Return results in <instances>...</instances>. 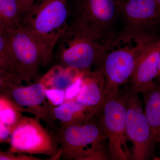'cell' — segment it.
<instances>
[{
  "label": "cell",
  "mask_w": 160,
  "mask_h": 160,
  "mask_svg": "<svg viewBox=\"0 0 160 160\" xmlns=\"http://www.w3.org/2000/svg\"><path fill=\"white\" fill-rule=\"evenodd\" d=\"M50 117L59 121L63 126L77 124L94 117L87 108L74 100L66 101L60 106L50 107Z\"/></svg>",
  "instance_id": "9a60e30c"
},
{
  "label": "cell",
  "mask_w": 160,
  "mask_h": 160,
  "mask_svg": "<svg viewBox=\"0 0 160 160\" xmlns=\"http://www.w3.org/2000/svg\"><path fill=\"white\" fill-rule=\"evenodd\" d=\"M9 140L10 152L12 153L43 154L53 158L61 155L57 141L37 118L22 116Z\"/></svg>",
  "instance_id": "30bf717a"
},
{
  "label": "cell",
  "mask_w": 160,
  "mask_h": 160,
  "mask_svg": "<svg viewBox=\"0 0 160 160\" xmlns=\"http://www.w3.org/2000/svg\"><path fill=\"white\" fill-rule=\"evenodd\" d=\"M0 69L14 74L10 54L9 38L6 33L0 32Z\"/></svg>",
  "instance_id": "ac0fdd59"
},
{
  "label": "cell",
  "mask_w": 160,
  "mask_h": 160,
  "mask_svg": "<svg viewBox=\"0 0 160 160\" xmlns=\"http://www.w3.org/2000/svg\"><path fill=\"white\" fill-rule=\"evenodd\" d=\"M96 116L97 122L109 142V151L115 160L131 158L126 132V106L124 94L105 98Z\"/></svg>",
  "instance_id": "52a82bcc"
},
{
  "label": "cell",
  "mask_w": 160,
  "mask_h": 160,
  "mask_svg": "<svg viewBox=\"0 0 160 160\" xmlns=\"http://www.w3.org/2000/svg\"><path fill=\"white\" fill-rule=\"evenodd\" d=\"M105 86V77L99 67L94 71L85 72L81 89L73 100L87 108L94 117L104 102Z\"/></svg>",
  "instance_id": "4fadbf2b"
},
{
  "label": "cell",
  "mask_w": 160,
  "mask_h": 160,
  "mask_svg": "<svg viewBox=\"0 0 160 160\" xmlns=\"http://www.w3.org/2000/svg\"><path fill=\"white\" fill-rule=\"evenodd\" d=\"M84 72H82V75L73 84L68 87L65 91L66 94V101L73 100L76 97L79 92L82 85V77Z\"/></svg>",
  "instance_id": "7402d4cb"
},
{
  "label": "cell",
  "mask_w": 160,
  "mask_h": 160,
  "mask_svg": "<svg viewBox=\"0 0 160 160\" xmlns=\"http://www.w3.org/2000/svg\"></svg>",
  "instance_id": "f546056e"
},
{
  "label": "cell",
  "mask_w": 160,
  "mask_h": 160,
  "mask_svg": "<svg viewBox=\"0 0 160 160\" xmlns=\"http://www.w3.org/2000/svg\"><path fill=\"white\" fill-rule=\"evenodd\" d=\"M22 19L17 0H0V32L8 33L21 26Z\"/></svg>",
  "instance_id": "e0dca14e"
},
{
  "label": "cell",
  "mask_w": 160,
  "mask_h": 160,
  "mask_svg": "<svg viewBox=\"0 0 160 160\" xmlns=\"http://www.w3.org/2000/svg\"><path fill=\"white\" fill-rule=\"evenodd\" d=\"M143 95L144 112L153 136L158 142L160 140V81L153 82L141 92Z\"/></svg>",
  "instance_id": "5bb4252c"
},
{
  "label": "cell",
  "mask_w": 160,
  "mask_h": 160,
  "mask_svg": "<svg viewBox=\"0 0 160 160\" xmlns=\"http://www.w3.org/2000/svg\"><path fill=\"white\" fill-rule=\"evenodd\" d=\"M155 1L156 2H157V3H158V5L160 8V0H155Z\"/></svg>",
  "instance_id": "83f0119b"
},
{
  "label": "cell",
  "mask_w": 160,
  "mask_h": 160,
  "mask_svg": "<svg viewBox=\"0 0 160 160\" xmlns=\"http://www.w3.org/2000/svg\"><path fill=\"white\" fill-rule=\"evenodd\" d=\"M11 102V101L6 97L4 96H0V119L3 110Z\"/></svg>",
  "instance_id": "484cf974"
},
{
  "label": "cell",
  "mask_w": 160,
  "mask_h": 160,
  "mask_svg": "<svg viewBox=\"0 0 160 160\" xmlns=\"http://www.w3.org/2000/svg\"><path fill=\"white\" fill-rule=\"evenodd\" d=\"M46 96L50 106H60L66 102L65 91L57 89H46Z\"/></svg>",
  "instance_id": "44dd1931"
},
{
  "label": "cell",
  "mask_w": 160,
  "mask_h": 160,
  "mask_svg": "<svg viewBox=\"0 0 160 160\" xmlns=\"http://www.w3.org/2000/svg\"><path fill=\"white\" fill-rule=\"evenodd\" d=\"M72 24L103 40L118 39L116 24L120 15L116 0H77Z\"/></svg>",
  "instance_id": "3957f363"
},
{
  "label": "cell",
  "mask_w": 160,
  "mask_h": 160,
  "mask_svg": "<svg viewBox=\"0 0 160 160\" xmlns=\"http://www.w3.org/2000/svg\"><path fill=\"white\" fill-rule=\"evenodd\" d=\"M67 0H39L21 26L54 48L68 25Z\"/></svg>",
  "instance_id": "277c9868"
},
{
  "label": "cell",
  "mask_w": 160,
  "mask_h": 160,
  "mask_svg": "<svg viewBox=\"0 0 160 160\" xmlns=\"http://www.w3.org/2000/svg\"><path fill=\"white\" fill-rule=\"evenodd\" d=\"M91 119L63 126L57 141L60 144L61 155L67 159L89 160L102 147L106 137L97 122Z\"/></svg>",
  "instance_id": "ba28073f"
},
{
  "label": "cell",
  "mask_w": 160,
  "mask_h": 160,
  "mask_svg": "<svg viewBox=\"0 0 160 160\" xmlns=\"http://www.w3.org/2000/svg\"><path fill=\"white\" fill-rule=\"evenodd\" d=\"M22 19L31 10L35 0H17Z\"/></svg>",
  "instance_id": "cb8c5ba5"
},
{
  "label": "cell",
  "mask_w": 160,
  "mask_h": 160,
  "mask_svg": "<svg viewBox=\"0 0 160 160\" xmlns=\"http://www.w3.org/2000/svg\"><path fill=\"white\" fill-rule=\"evenodd\" d=\"M7 33L14 74L22 82L35 78L41 66L50 62L53 49L21 25Z\"/></svg>",
  "instance_id": "7a4b0ae2"
},
{
  "label": "cell",
  "mask_w": 160,
  "mask_h": 160,
  "mask_svg": "<svg viewBox=\"0 0 160 160\" xmlns=\"http://www.w3.org/2000/svg\"><path fill=\"white\" fill-rule=\"evenodd\" d=\"M82 73V72L73 68L57 65L52 67L38 81L44 85L46 89H57L66 91Z\"/></svg>",
  "instance_id": "2e32d148"
},
{
  "label": "cell",
  "mask_w": 160,
  "mask_h": 160,
  "mask_svg": "<svg viewBox=\"0 0 160 160\" xmlns=\"http://www.w3.org/2000/svg\"><path fill=\"white\" fill-rule=\"evenodd\" d=\"M121 43L119 39L98 38L71 23L58 42L59 58L62 66L85 72L98 66L106 53Z\"/></svg>",
  "instance_id": "6da1fadb"
},
{
  "label": "cell",
  "mask_w": 160,
  "mask_h": 160,
  "mask_svg": "<svg viewBox=\"0 0 160 160\" xmlns=\"http://www.w3.org/2000/svg\"><path fill=\"white\" fill-rule=\"evenodd\" d=\"M116 1H118V2H126V1H128V0H116Z\"/></svg>",
  "instance_id": "f1b7e54d"
},
{
  "label": "cell",
  "mask_w": 160,
  "mask_h": 160,
  "mask_svg": "<svg viewBox=\"0 0 160 160\" xmlns=\"http://www.w3.org/2000/svg\"><path fill=\"white\" fill-rule=\"evenodd\" d=\"M12 131L11 128L0 122V143L10 139Z\"/></svg>",
  "instance_id": "d4e9b609"
},
{
  "label": "cell",
  "mask_w": 160,
  "mask_h": 160,
  "mask_svg": "<svg viewBox=\"0 0 160 160\" xmlns=\"http://www.w3.org/2000/svg\"><path fill=\"white\" fill-rule=\"evenodd\" d=\"M3 96L8 98L22 112H29L38 118L49 120L50 106L46 102V87L39 81L29 86H14Z\"/></svg>",
  "instance_id": "7c38bea8"
},
{
  "label": "cell",
  "mask_w": 160,
  "mask_h": 160,
  "mask_svg": "<svg viewBox=\"0 0 160 160\" xmlns=\"http://www.w3.org/2000/svg\"><path fill=\"white\" fill-rule=\"evenodd\" d=\"M38 1H39V0H38Z\"/></svg>",
  "instance_id": "4dcf8cb0"
},
{
  "label": "cell",
  "mask_w": 160,
  "mask_h": 160,
  "mask_svg": "<svg viewBox=\"0 0 160 160\" xmlns=\"http://www.w3.org/2000/svg\"><path fill=\"white\" fill-rule=\"evenodd\" d=\"M22 112L12 102L4 109L1 115L0 122L6 124L13 130L22 115Z\"/></svg>",
  "instance_id": "d6986e66"
},
{
  "label": "cell",
  "mask_w": 160,
  "mask_h": 160,
  "mask_svg": "<svg viewBox=\"0 0 160 160\" xmlns=\"http://www.w3.org/2000/svg\"><path fill=\"white\" fill-rule=\"evenodd\" d=\"M124 26L119 33L122 42L156 37L160 28V8L155 0L117 1Z\"/></svg>",
  "instance_id": "5b68a950"
},
{
  "label": "cell",
  "mask_w": 160,
  "mask_h": 160,
  "mask_svg": "<svg viewBox=\"0 0 160 160\" xmlns=\"http://www.w3.org/2000/svg\"><path fill=\"white\" fill-rule=\"evenodd\" d=\"M153 38L122 42L106 53L98 65L105 79L104 99L119 93V86L130 79L141 52Z\"/></svg>",
  "instance_id": "8992f818"
},
{
  "label": "cell",
  "mask_w": 160,
  "mask_h": 160,
  "mask_svg": "<svg viewBox=\"0 0 160 160\" xmlns=\"http://www.w3.org/2000/svg\"><path fill=\"white\" fill-rule=\"evenodd\" d=\"M160 81V55L158 63V71L156 77L155 79L154 82H158Z\"/></svg>",
  "instance_id": "4316f807"
},
{
  "label": "cell",
  "mask_w": 160,
  "mask_h": 160,
  "mask_svg": "<svg viewBox=\"0 0 160 160\" xmlns=\"http://www.w3.org/2000/svg\"><path fill=\"white\" fill-rule=\"evenodd\" d=\"M22 81L12 72L0 69V96L5 94L8 89L18 86Z\"/></svg>",
  "instance_id": "ffe728a7"
},
{
  "label": "cell",
  "mask_w": 160,
  "mask_h": 160,
  "mask_svg": "<svg viewBox=\"0 0 160 160\" xmlns=\"http://www.w3.org/2000/svg\"><path fill=\"white\" fill-rule=\"evenodd\" d=\"M160 55V36L147 42L138 57L130 78L131 89L134 93H141L154 82L158 71Z\"/></svg>",
  "instance_id": "8fae6325"
},
{
  "label": "cell",
  "mask_w": 160,
  "mask_h": 160,
  "mask_svg": "<svg viewBox=\"0 0 160 160\" xmlns=\"http://www.w3.org/2000/svg\"><path fill=\"white\" fill-rule=\"evenodd\" d=\"M38 158L26 155H15L12 152H0V160H40Z\"/></svg>",
  "instance_id": "603a6c76"
},
{
  "label": "cell",
  "mask_w": 160,
  "mask_h": 160,
  "mask_svg": "<svg viewBox=\"0 0 160 160\" xmlns=\"http://www.w3.org/2000/svg\"><path fill=\"white\" fill-rule=\"evenodd\" d=\"M126 106V132L133 145L132 158L149 160L153 157L156 144L151 127L145 115L142 101L131 89L124 93Z\"/></svg>",
  "instance_id": "9c48e42d"
}]
</instances>
